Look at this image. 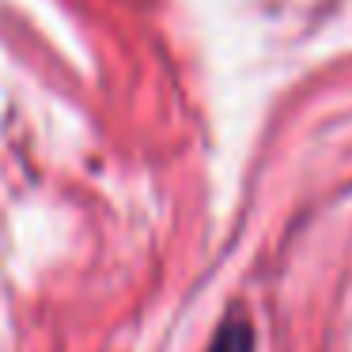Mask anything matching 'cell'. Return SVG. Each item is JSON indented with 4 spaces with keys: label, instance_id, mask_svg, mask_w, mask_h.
<instances>
[{
    "label": "cell",
    "instance_id": "6da1fadb",
    "mask_svg": "<svg viewBox=\"0 0 352 352\" xmlns=\"http://www.w3.org/2000/svg\"><path fill=\"white\" fill-rule=\"evenodd\" d=\"M212 352H250V333H246L243 322H231L220 333V341H216Z\"/></svg>",
    "mask_w": 352,
    "mask_h": 352
}]
</instances>
